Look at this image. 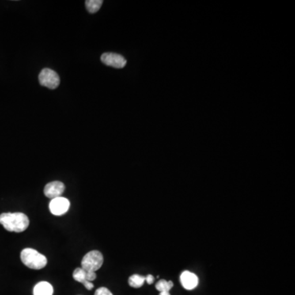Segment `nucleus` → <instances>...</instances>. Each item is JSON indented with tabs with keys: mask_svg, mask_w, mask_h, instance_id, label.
<instances>
[{
	"mask_svg": "<svg viewBox=\"0 0 295 295\" xmlns=\"http://www.w3.org/2000/svg\"><path fill=\"white\" fill-rule=\"evenodd\" d=\"M0 224L10 232L21 233L29 226V218L22 213H6L0 215Z\"/></svg>",
	"mask_w": 295,
	"mask_h": 295,
	"instance_id": "f257e3e1",
	"label": "nucleus"
},
{
	"mask_svg": "<svg viewBox=\"0 0 295 295\" xmlns=\"http://www.w3.org/2000/svg\"><path fill=\"white\" fill-rule=\"evenodd\" d=\"M21 260L23 264L34 270H40L47 265V258L33 248H27L21 253Z\"/></svg>",
	"mask_w": 295,
	"mask_h": 295,
	"instance_id": "f03ea898",
	"label": "nucleus"
},
{
	"mask_svg": "<svg viewBox=\"0 0 295 295\" xmlns=\"http://www.w3.org/2000/svg\"><path fill=\"white\" fill-rule=\"evenodd\" d=\"M103 263V254L97 250H93L87 253L83 258L81 261V268L87 271L95 273L96 270L101 268Z\"/></svg>",
	"mask_w": 295,
	"mask_h": 295,
	"instance_id": "7ed1b4c3",
	"label": "nucleus"
},
{
	"mask_svg": "<svg viewBox=\"0 0 295 295\" xmlns=\"http://www.w3.org/2000/svg\"><path fill=\"white\" fill-rule=\"evenodd\" d=\"M39 84L49 89H54L60 84V78L58 73L50 69H44L39 73Z\"/></svg>",
	"mask_w": 295,
	"mask_h": 295,
	"instance_id": "20e7f679",
	"label": "nucleus"
},
{
	"mask_svg": "<svg viewBox=\"0 0 295 295\" xmlns=\"http://www.w3.org/2000/svg\"><path fill=\"white\" fill-rule=\"evenodd\" d=\"M73 277L75 281H77V282L82 283L84 286L88 290H91L95 286L93 283L91 282V281H95L97 276H96V273H95L87 271V270H84L81 267H79V268L76 269L73 271Z\"/></svg>",
	"mask_w": 295,
	"mask_h": 295,
	"instance_id": "39448f33",
	"label": "nucleus"
},
{
	"mask_svg": "<svg viewBox=\"0 0 295 295\" xmlns=\"http://www.w3.org/2000/svg\"><path fill=\"white\" fill-rule=\"evenodd\" d=\"M70 208V202L69 199L63 197L52 199L50 203V210L52 214L55 216H62L67 213Z\"/></svg>",
	"mask_w": 295,
	"mask_h": 295,
	"instance_id": "423d86ee",
	"label": "nucleus"
},
{
	"mask_svg": "<svg viewBox=\"0 0 295 295\" xmlns=\"http://www.w3.org/2000/svg\"><path fill=\"white\" fill-rule=\"evenodd\" d=\"M101 61L107 66L114 69H123L126 65V58L120 54L114 53H105L101 56Z\"/></svg>",
	"mask_w": 295,
	"mask_h": 295,
	"instance_id": "0eeeda50",
	"label": "nucleus"
},
{
	"mask_svg": "<svg viewBox=\"0 0 295 295\" xmlns=\"http://www.w3.org/2000/svg\"><path fill=\"white\" fill-rule=\"evenodd\" d=\"M65 190V186L61 181H52L46 185L43 190V193L47 198H54L62 197Z\"/></svg>",
	"mask_w": 295,
	"mask_h": 295,
	"instance_id": "6e6552de",
	"label": "nucleus"
},
{
	"mask_svg": "<svg viewBox=\"0 0 295 295\" xmlns=\"http://www.w3.org/2000/svg\"><path fill=\"white\" fill-rule=\"evenodd\" d=\"M180 280L182 286L187 290H192L195 289L198 285V277L194 273L189 270H185L181 273Z\"/></svg>",
	"mask_w": 295,
	"mask_h": 295,
	"instance_id": "1a4fd4ad",
	"label": "nucleus"
},
{
	"mask_svg": "<svg viewBox=\"0 0 295 295\" xmlns=\"http://www.w3.org/2000/svg\"><path fill=\"white\" fill-rule=\"evenodd\" d=\"M33 293L34 295H53L54 289L50 283L41 281L34 287Z\"/></svg>",
	"mask_w": 295,
	"mask_h": 295,
	"instance_id": "9d476101",
	"label": "nucleus"
},
{
	"mask_svg": "<svg viewBox=\"0 0 295 295\" xmlns=\"http://www.w3.org/2000/svg\"><path fill=\"white\" fill-rule=\"evenodd\" d=\"M129 285L132 288H141L145 282V277L141 275L134 274L129 278Z\"/></svg>",
	"mask_w": 295,
	"mask_h": 295,
	"instance_id": "9b49d317",
	"label": "nucleus"
},
{
	"mask_svg": "<svg viewBox=\"0 0 295 295\" xmlns=\"http://www.w3.org/2000/svg\"><path fill=\"white\" fill-rule=\"evenodd\" d=\"M103 3L102 0H87L85 1V6L89 13H95L100 9Z\"/></svg>",
	"mask_w": 295,
	"mask_h": 295,
	"instance_id": "f8f14e48",
	"label": "nucleus"
},
{
	"mask_svg": "<svg viewBox=\"0 0 295 295\" xmlns=\"http://www.w3.org/2000/svg\"><path fill=\"white\" fill-rule=\"evenodd\" d=\"M174 286L172 281H167L166 280H160L156 284V289L159 292H169L171 288Z\"/></svg>",
	"mask_w": 295,
	"mask_h": 295,
	"instance_id": "ddd939ff",
	"label": "nucleus"
},
{
	"mask_svg": "<svg viewBox=\"0 0 295 295\" xmlns=\"http://www.w3.org/2000/svg\"><path fill=\"white\" fill-rule=\"evenodd\" d=\"M95 295H114L111 293L109 289H107L105 287L99 288L97 290L95 291Z\"/></svg>",
	"mask_w": 295,
	"mask_h": 295,
	"instance_id": "4468645a",
	"label": "nucleus"
},
{
	"mask_svg": "<svg viewBox=\"0 0 295 295\" xmlns=\"http://www.w3.org/2000/svg\"><path fill=\"white\" fill-rule=\"evenodd\" d=\"M145 281H146L149 285H152L153 282H154V277L152 275H148L147 277H145Z\"/></svg>",
	"mask_w": 295,
	"mask_h": 295,
	"instance_id": "2eb2a0df",
	"label": "nucleus"
},
{
	"mask_svg": "<svg viewBox=\"0 0 295 295\" xmlns=\"http://www.w3.org/2000/svg\"><path fill=\"white\" fill-rule=\"evenodd\" d=\"M159 295H171V294H170L169 292H167V291H166V292H160V294Z\"/></svg>",
	"mask_w": 295,
	"mask_h": 295,
	"instance_id": "dca6fc26",
	"label": "nucleus"
}]
</instances>
